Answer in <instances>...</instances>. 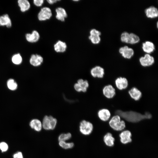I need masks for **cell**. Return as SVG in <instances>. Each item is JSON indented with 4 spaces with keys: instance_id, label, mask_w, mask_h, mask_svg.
Returning a JSON list of instances; mask_svg holds the SVG:
<instances>
[{
    "instance_id": "8fae6325",
    "label": "cell",
    "mask_w": 158,
    "mask_h": 158,
    "mask_svg": "<svg viewBox=\"0 0 158 158\" xmlns=\"http://www.w3.org/2000/svg\"><path fill=\"white\" fill-rule=\"evenodd\" d=\"M102 91L104 95L109 99L112 98L116 94L115 88L110 85L104 87Z\"/></svg>"
},
{
    "instance_id": "3957f363",
    "label": "cell",
    "mask_w": 158,
    "mask_h": 158,
    "mask_svg": "<svg viewBox=\"0 0 158 158\" xmlns=\"http://www.w3.org/2000/svg\"><path fill=\"white\" fill-rule=\"evenodd\" d=\"M42 123V127L46 130L54 129L57 123L56 118L51 116H45Z\"/></svg>"
},
{
    "instance_id": "7c38bea8",
    "label": "cell",
    "mask_w": 158,
    "mask_h": 158,
    "mask_svg": "<svg viewBox=\"0 0 158 158\" xmlns=\"http://www.w3.org/2000/svg\"><path fill=\"white\" fill-rule=\"evenodd\" d=\"M115 83L117 88L120 90L126 89L128 85V81L124 77L118 78L115 80Z\"/></svg>"
},
{
    "instance_id": "6da1fadb",
    "label": "cell",
    "mask_w": 158,
    "mask_h": 158,
    "mask_svg": "<svg viewBox=\"0 0 158 158\" xmlns=\"http://www.w3.org/2000/svg\"><path fill=\"white\" fill-rule=\"evenodd\" d=\"M115 113L127 121L133 123H138L145 119H150L152 117L151 114L148 112L142 114L134 111H123L117 110Z\"/></svg>"
},
{
    "instance_id": "30bf717a",
    "label": "cell",
    "mask_w": 158,
    "mask_h": 158,
    "mask_svg": "<svg viewBox=\"0 0 158 158\" xmlns=\"http://www.w3.org/2000/svg\"><path fill=\"white\" fill-rule=\"evenodd\" d=\"M119 51L123 57L128 59H130L134 54L133 49L127 46L121 47L119 49Z\"/></svg>"
},
{
    "instance_id": "f1b7e54d",
    "label": "cell",
    "mask_w": 158,
    "mask_h": 158,
    "mask_svg": "<svg viewBox=\"0 0 158 158\" xmlns=\"http://www.w3.org/2000/svg\"><path fill=\"white\" fill-rule=\"evenodd\" d=\"M59 145L61 147L65 149L71 148L74 146L73 142H66V141L59 142Z\"/></svg>"
},
{
    "instance_id": "8992f818",
    "label": "cell",
    "mask_w": 158,
    "mask_h": 158,
    "mask_svg": "<svg viewBox=\"0 0 158 158\" xmlns=\"http://www.w3.org/2000/svg\"><path fill=\"white\" fill-rule=\"evenodd\" d=\"M52 16L51 9L47 7L42 8L38 14V20L41 21H45L49 19Z\"/></svg>"
},
{
    "instance_id": "ac0fdd59",
    "label": "cell",
    "mask_w": 158,
    "mask_h": 158,
    "mask_svg": "<svg viewBox=\"0 0 158 158\" xmlns=\"http://www.w3.org/2000/svg\"><path fill=\"white\" fill-rule=\"evenodd\" d=\"M54 50L57 53H63L66 50L67 46L65 42L61 40H58L54 45Z\"/></svg>"
},
{
    "instance_id": "1f68e13d",
    "label": "cell",
    "mask_w": 158,
    "mask_h": 158,
    "mask_svg": "<svg viewBox=\"0 0 158 158\" xmlns=\"http://www.w3.org/2000/svg\"><path fill=\"white\" fill-rule=\"evenodd\" d=\"M8 149V146L6 142H0V150L2 152H6Z\"/></svg>"
},
{
    "instance_id": "ffe728a7",
    "label": "cell",
    "mask_w": 158,
    "mask_h": 158,
    "mask_svg": "<svg viewBox=\"0 0 158 158\" xmlns=\"http://www.w3.org/2000/svg\"><path fill=\"white\" fill-rule=\"evenodd\" d=\"M145 12L148 18H154L157 17L158 15L157 8L153 6H150L146 8Z\"/></svg>"
},
{
    "instance_id": "cb8c5ba5",
    "label": "cell",
    "mask_w": 158,
    "mask_h": 158,
    "mask_svg": "<svg viewBox=\"0 0 158 158\" xmlns=\"http://www.w3.org/2000/svg\"><path fill=\"white\" fill-rule=\"evenodd\" d=\"M104 141L107 145L111 147L113 146L114 144L115 139L112 136L111 133H108L104 136Z\"/></svg>"
},
{
    "instance_id": "44dd1931",
    "label": "cell",
    "mask_w": 158,
    "mask_h": 158,
    "mask_svg": "<svg viewBox=\"0 0 158 158\" xmlns=\"http://www.w3.org/2000/svg\"><path fill=\"white\" fill-rule=\"evenodd\" d=\"M29 125L31 128L37 132L40 131L42 128V122L39 119H34L30 122Z\"/></svg>"
},
{
    "instance_id": "4fadbf2b",
    "label": "cell",
    "mask_w": 158,
    "mask_h": 158,
    "mask_svg": "<svg viewBox=\"0 0 158 158\" xmlns=\"http://www.w3.org/2000/svg\"><path fill=\"white\" fill-rule=\"evenodd\" d=\"M120 138L121 142L123 144H126L131 142V133L130 131L128 130H125L122 132L119 135Z\"/></svg>"
},
{
    "instance_id": "9c48e42d",
    "label": "cell",
    "mask_w": 158,
    "mask_h": 158,
    "mask_svg": "<svg viewBox=\"0 0 158 158\" xmlns=\"http://www.w3.org/2000/svg\"><path fill=\"white\" fill-rule=\"evenodd\" d=\"M91 75L94 78H102L104 74V69L99 66H96L90 70Z\"/></svg>"
},
{
    "instance_id": "ba28073f",
    "label": "cell",
    "mask_w": 158,
    "mask_h": 158,
    "mask_svg": "<svg viewBox=\"0 0 158 158\" xmlns=\"http://www.w3.org/2000/svg\"><path fill=\"white\" fill-rule=\"evenodd\" d=\"M90 34L88 38L93 44H97L100 42L101 40L100 35L101 32L99 31L93 29L90 30Z\"/></svg>"
},
{
    "instance_id": "836d02e7",
    "label": "cell",
    "mask_w": 158,
    "mask_h": 158,
    "mask_svg": "<svg viewBox=\"0 0 158 158\" xmlns=\"http://www.w3.org/2000/svg\"><path fill=\"white\" fill-rule=\"evenodd\" d=\"M13 158H23L22 153L20 152H18L13 155Z\"/></svg>"
},
{
    "instance_id": "e575fe53",
    "label": "cell",
    "mask_w": 158,
    "mask_h": 158,
    "mask_svg": "<svg viewBox=\"0 0 158 158\" xmlns=\"http://www.w3.org/2000/svg\"><path fill=\"white\" fill-rule=\"evenodd\" d=\"M59 1V0H48L47 1L48 3L50 4H53Z\"/></svg>"
},
{
    "instance_id": "e0dca14e",
    "label": "cell",
    "mask_w": 158,
    "mask_h": 158,
    "mask_svg": "<svg viewBox=\"0 0 158 158\" xmlns=\"http://www.w3.org/2000/svg\"><path fill=\"white\" fill-rule=\"evenodd\" d=\"M27 40L29 42L34 43L38 41L40 38L38 32L36 30H34L31 34L27 33L25 35Z\"/></svg>"
},
{
    "instance_id": "d6a6232c",
    "label": "cell",
    "mask_w": 158,
    "mask_h": 158,
    "mask_svg": "<svg viewBox=\"0 0 158 158\" xmlns=\"http://www.w3.org/2000/svg\"><path fill=\"white\" fill-rule=\"evenodd\" d=\"M44 1L43 0H34L33 3L34 4L37 6H40L43 4Z\"/></svg>"
},
{
    "instance_id": "f546056e",
    "label": "cell",
    "mask_w": 158,
    "mask_h": 158,
    "mask_svg": "<svg viewBox=\"0 0 158 158\" xmlns=\"http://www.w3.org/2000/svg\"><path fill=\"white\" fill-rule=\"evenodd\" d=\"M72 135L69 133H62L60 134L58 137V139L60 141H66L70 139Z\"/></svg>"
},
{
    "instance_id": "d6986e66",
    "label": "cell",
    "mask_w": 158,
    "mask_h": 158,
    "mask_svg": "<svg viewBox=\"0 0 158 158\" xmlns=\"http://www.w3.org/2000/svg\"><path fill=\"white\" fill-rule=\"evenodd\" d=\"M128 92L131 98L135 101L139 100L142 96L141 91L135 87L132 88Z\"/></svg>"
},
{
    "instance_id": "4316f807",
    "label": "cell",
    "mask_w": 158,
    "mask_h": 158,
    "mask_svg": "<svg viewBox=\"0 0 158 158\" xmlns=\"http://www.w3.org/2000/svg\"><path fill=\"white\" fill-rule=\"evenodd\" d=\"M140 38L137 35L133 33H129L128 43L134 44L138 42Z\"/></svg>"
},
{
    "instance_id": "484cf974",
    "label": "cell",
    "mask_w": 158,
    "mask_h": 158,
    "mask_svg": "<svg viewBox=\"0 0 158 158\" xmlns=\"http://www.w3.org/2000/svg\"><path fill=\"white\" fill-rule=\"evenodd\" d=\"M7 85L8 88L10 90L13 91L16 90L18 87L16 82L13 79H8L7 82Z\"/></svg>"
},
{
    "instance_id": "d4e9b609",
    "label": "cell",
    "mask_w": 158,
    "mask_h": 158,
    "mask_svg": "<svg viewBox=\"0 0 158 158\" xmlns=\"http://www.w3.org/2000/svg\"><path fill=\"white\" fill-rule=\"evenodd\" d=\"M18 3L20 10L22 12L25 11L30 8V2L27 0H19L18 1Z\"/></svg>"
},
{
    "instance_id": "83f0119b",
    "label": "cell",
    "mask_w": 158,
    "mask_h": 158,
    "mask_svg": "<svg viewBox=\"0 0 158 158\" xmlns=\"http://www.w3.org/2000/svg\"><path fill=\"white\" fill-rule=\"evenodd\" d=\"M22 61V58L19 54H17L14 55L12 58V61L14 64L19 65L20 64Z\"/></svg>"
},
{
    "instance_id": "7402d4cb",
    "label": "cell",
    "mask_w": 158,
    "mask_h": 158,
    "mask_svg": "<svg viewBox=\"0 0 158 158\" xmlns=\"http://www.w3.org/2000/svg\"><path fill=\"white\" fill-rule=\"evenodd\" d=\"M12 25L11 20L7 14L0 16V26H6L8 28H10Z\"/></svg>"
},
{
    "instance_id": "52a82bcc",
    "label": "cell",
    "mask_w": 158,
    "mask_h": 158,
    "mask_svg": "<svg viewBox=\"0 0 158 158\" xmlns=\"http://www.w3.org/2000/svg\"><path fill=\"white\" fill-rule=\"evenodd\" d=\"M141 65L144 67L149 66L152 65L154 62V57L149 54L145 55L144 56H142L139 59Z\"/></svg>"
},
{
    "instance_id": "7a4b0ae2",
    "label": "cell",
    "mask_w": 158,
    "mask_h": 158,
    "mask_svg": "<svg viewBox=\"0 0 158 158\" xmlns=\"http://www.w3.org/2000/svg\"><path fill=\"white\" fill-rule=\"evenodd\" d=\"M109 124L110 126L116 131H121L126 127L125 122L121 120L120 117L118 115L113 116L110 120Z\"/></svg>"
},
{
    "instance_id": "5bb4252c",
    "label": "cell",
    "mask_w": 158,
    "mask_h": 158,
    "mask_svg": "<svg viewBox=\"0 0 158 158\" xmlns=\"http://www.w3.org/2000/svg\"><path fill=\"white\" fill-rule=\"evenodd\" d=\"M43 61V57L40 55L32 54L30 60V64L34 66H38L42 63Z\"/></svg>"
},
{
    "instance_id": "277c9868",
    "label": "cell",
    "mask_w": 158,
    "mask_h": 158,
    "mask_svg": "<svg viewBox=\"0 0 158 158\" xmlns=\"http://www.w3.org/2000/svg\"><path fill=\"white\" fill-rule=\"evenodd\" d=\"M93 126L90 122L85 120L82 121L80 123L79 130L80 133L84 135H88L92 132Z\"/></svg>"
},
{
    "instance_id": "603a6c76",
    "label": "cell",
    "mask_w": 158,
    "mask_h": 158,
    "mask_svg": "<svg viewBox=\"0 0 158 158\" xmlns=\"http://www.w3.org/2000/svg\"><path fill=\"white\" fill-rule=\"evenodd\" d=\"M143 50L148 53L153 52L155 49V46L153 43L150 41H146L142 44Z\"/></svg>"
},
{
    "instance_id": "9a60e30c",
    "label": "cell",
    "mask_w": 158,
    "mask_h": 158,
    "mask_svg": "<svg viewBox=\"0 0 158 158\" xmlns=\"http://www.w3.org/2000/svg\"><path fill=\"white\" fill-rule=\"evenodd\" d=\"M56 18L58 20L64 21L67 16V14L65 10L63 8L59 7L55 10Z\"/></svg>"
},
{
    "instance_id": "4dcf8cb0",
    "label": "cell",
    "mask_w": 158,
    "mask_h": 158,
    "mask_svg": "<svg viewBox=\"0 0 158 158\" xmlns=\"http://www.w3.org/2000/svg\"><path fill=\"white\" fill-rule=\"evenodd\" d=\"M129 34V33L126 32H123L121 35V41L128 43Z\"/></svg>"
},
{
    "instance_id": "2e32d148",
    "label": "cell",
    "mask_w": 158,
    "mask_h": 158,
    "mask_svg": "<svg viewBox=\"0 0 158 158\" xmlns=\"http://www.w3.org/2000/svg\"><path fill=\"white\" fill-rule=\"evenodd\" d=\"M98 116L101 120L105 121H108L111 116V113L109 110L103 109L99 110L97 113Z\"/></svg>"
},
{
    "instance_id": "5b68a950",
    "label": "cell",
    "mask_w": 158,
    "mask_h": 158,
    "mask_svg": "<svg viewBox=\"0 0 158 158\" xmlns=\"http://www.w3.org/2000/svg\"><path fill=\"white\" fill-rule=\"evenodd\" d=\"M89 86V84L87 80L80 79L78 80L77 83L74 84V88L78 92H85L87 91Z\"/></svg>"
}]
</instances>
